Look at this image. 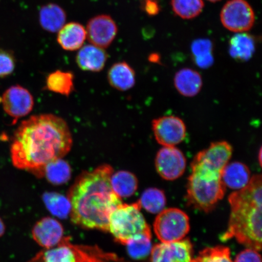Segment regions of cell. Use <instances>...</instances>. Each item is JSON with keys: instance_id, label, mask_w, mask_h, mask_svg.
I'll return each mask as SVG.
<instances>
[{"instance_id": "obj_1", "label": "cell", "mask_w": 262, "mask_h": 262, "mask_svg": "<svg viewBox=\"0 0 262 262\" xmlns=\"http://www.w3.org/2000/svg\"><path fill=\"white\" fill-rule=\"evenodd\" d=\"M73 141L70 127L62 118L51 114L32 116L15 132L12 162L15 168L36 176L48 163L67 155Z\"/></svg>"}, {"instance_id": "obj_2", "label": "cell", "mask_w": 262, "mask_h": 262, "mask_svg": "<svg viewBox=\"0 0 262 262\" xmlns=\"http://www.w3.org/2000/svg\"><path fill=\"white\" fill-rule=\"evenodd\" d=\"M112 166L101 165L91 171H83L69 190L72 222L79 227L108 232L109 219L122 198L113 191Z\"/></svg>"}, {"instance_id": "obj_3", "label": "cell", "mask_w": 262, "mask_h": 262, "mask_svg": "<svg viewBox=\"0 0 262 262\" xmlns=\"http://www.w3.org/2000/svg\"><path fill=\"white\" fill-rule=\"evenodd\" d=\"M232 155L230 144L221 141L212 143L194 157L186 195L190 206L208 212L224 198L227 187L223 182L222 173Z\"/></svg>"}, {"instance_id": "obj_4", "label": "cell", "mask_w": 262, "mask_h": 262, "mask_svg": "<svg viewBox=\"0 0 262 262\" xmlns=\"http://www.w3.org/2000/svg\"><path fill=\"white\" fill-rule=\"evenodd\" d=\"M261 176L254 175L244 188L229 195L231 214L223 240L234 238L245 247L261 250Z\"/></svg>"}, {"instance_id": "obj_5", "label": "cell", "mask_w": 262, "mask_h": 262, "mask_svg": "<svg viewBox=\"0 0 262 262\" xmlns=\"http://www.w3.org/2000/svg\"><path fill=\"white\" fill-rule=\"evenodd\" d=\"M28 262H129L116 254L98 247L72 243L64 237L56 247L45 249Z\"/></svg>"}, {"instance_id": "obj_6", "label": "cell", "mask_w": 262, "mask_h": 262, "mask_svg": "<svg viewBox=\"0 0 262 262\" xmlns=\"http://www.w3.org/2000/svg\"><path fill=\"white\" fill-rule=\"evenodd\" d=\"M141 209L139 201L132 204L122 203L111 212L108 232L118 243L126 245L140 237H152L151 231Z\"/></svg>"}, {"instance_id": "obj_7", "label": "cell", "mask_w": 262, "mask_h": 262, "mask_svg": "<svg viewBox=\"0 0 262 262\" xmlns=\"http://www.w3.org/2000/svg\"><path fill=\"white\" fill-rule=\"evenodd\" d=\"M189 229L188 215L178 208L163 209L159 213L154 224L155 234L162 242L182 240Z\"/></svg>"}, {"instance_id": "obj_8", "label": "cell", "mask_w": 262, "mask_h": 262, "mask_svg": "<svg viewBox=\"0 0 262 262\" xmlns=\"http://www.w3.org/2000/svg\"><path fill=\"white\" fill-rule=\"evenodd\" d=\"M221 19L228 30L245 32L253 27L255 15L253 9L245 0H230L222 8Z\"/></svg>"}, {"instance_id": "obj_9", "label": "cell", "mask_w": 262, "mask_h": 262, "mask_svg": "<svg viewBox=\"0 0 262 262\" xmlns=\"http://www.w3.org/2000/svg\"><path fill=\"white\" fill-rule=\"evenodd\" d=\"M152 129L155 139L163 146H176L186 136V127L180 118L163 116L152 121Z\"/></svg>"}, {"instance_id": "obj_10", "label": "cell", "mask_w": 262, "mask_h": 262, "mask_svg": "<svg viewBox=\"0 0 262 262\" xmlns=\"http://www.w3.org/2000/svg\"><path fill=\"white\" fill-rule=\"evenodd\" d=\"M5 113L14 119V124L20 118L28 116L34 106L32 95L27 89L15 85L6 90L1 98Z\"/></svg>"}, {"instance_id": "obj_11", "label": "cell", "mask_w": 262, "mask_h": 262, "mask_svg": "<svg viewBox=\"0 0 262 262\" xmlns=\"http://www.w3.org/2000/svg\"><path fill=\"white\" fill-rule=\"evenodd\" d=\"M155 163L157 172L166 180L179 179L186 168L184 154L176 146H163L157 152Z\"/></svg>"}, {"instance_id": "obj_12", "label": "cell", "mask_w": 262, "mask_h": 262, "mask_svg": "<svg viewBox=\"0 0 262 262\" xmlns=\"http://www.w3.org/2000/svg\"><path fill=\"white\" fill-rule=\"evenodd\" d=\"M193 246L188 238L162 242L152 248L150 251L151 262H191Z\"/></svg>"}, {"instance_id": "obj_13", "label": "cell", "mask_w": 262, "mask_h": 262, "mask_svg": "<svg viewBox=\"0 0 262 262\" xmlns=\"http://www.w3.org/2000/svg\"><path fill=\"white\" fill-rule=\"evenodd\" d=\"M86 37L92 45L107 48L112 43L117 34L116 22L107 15L94 16L88 23Z\"/></svg>"}, {"instance_id": "obj_14", "label": "cell", "mask_w": 262, "mask_h": 262, "mask_svg": "<svg viewBox=\"0 0 262 262\" xmlns=\"http://www.w3.org/2000/svg\"><path fill=\"white\" fill-rule=\"evenodd\" d=\"M36 243L45 249H50L63 239L64 228L60 222L50 217H44L36 223L32 231Z\"/></svg>"}, {"instance_id": "obj_15", "label": "cell", "mask_w": 262, "mask_h": 262, "mask_svg": "<svg viewBox=\"0 0 262 262\" xmlns=\"http://www.w3.org/2000/svg\"><path fill=\"white\" fill-rule=\"evenodd\" d=\"M107 58V53L103 48L88 45L80 49L75 60L80 70L98 73L103 70Z\"/></svg>"}, {"instance_id": "obj_16", "label": "cell", "mask_w": 262, "mask_h": 262, "mask_svg": "<svg viewBox=\"0 0 262 262\" xmlns=\"http://www.w3.org/2000/svg\"><path fill=\"white\" fill-rule=\"evenodd\" d=\"M107 81L114 89L128 91L136 84L135 71L126 62H118L108 71Z\"/></svg>"}, {"instance_id": "obj_17", "label": "cell", "mask_w": 262, "mask_h": 262, "mask_svg": "<svg viewBox=\"0 0 262 262\" xmlns=\"http://www.w3.org/2000/svg\"><path fill=\"white\" fill-rule=\"evenodd\" d=\"M86 38V31L83 26L78 23L71 22L58 31L57 41L64 50L74 51L82 47Z\"/></svg>"}, {"instance_id": "obj_18", "label": "cell", "mask_w": 262, "mask_h": 262, "mask_svg": "<svg viewBox=\"0 0 262 262\" xmlns=\"http://www.w3.org/2000/svg\"><path fill=\"white\" fill-rule=\"evenodd\" d=\"M202 84L201 74L192 69H182L174 77L176 90L186 97H193L198 95L202 89Z\"/></svg>"}, {"instance_id": "obj_19", "label": "cell", "mask_w": 262, "mask_h": 262, "mask_svg": "<svg viewBox=\"0 0 262 262\" xmlns=\"http://www.w3.org/2000/svg\"><path fill=\"white\" fill-rule=\"evenodd\" d=\"M251 178L248 167L241 162L228 163L222 173V180L226 187L237 191L244 188Z\"/></svg>"}, {"instance_id": "obj_20", "label": "cell", "mask_w": 262, "mask_h": 262, "mask_svg": "<svg viewBox=\"0 0 262 262\" xmlns=\"http://www.w3.org/2000/svg\"><path fill=\"white\" fill-rule=\"evenodd\" d=\"M39 20L45 30L52 33L57 32L64 25L67 21V14L60 6L49 3L40 9Z\"/></svg>"}, {"instance_id": "obj_21", "label": "cell", "mask_w": 262, "mask_h": 262, "mask_svg": "<svg viewBox=\"0 0 262 262\" xmlns=\"http://www.w3.org/2000/svg\"><path fill=\"white\" fill-rule=\"evenodd\" d=\"M72 169L70 164L60 159L47 164L36 177L45 178L55 185L64 184L71 179Z\"/></svg>"}, {"instance_id": "obj_22", "label": "cell", "mask_w": 262, "mask_h": 262, "mask_svg": "<svg viewBox=\"0 0 262 262\" xmlns=\"http://www.w3.org/2000/svg\"><path fill=\"white\" fill-rule=\"evenodd\" d=\"M255 49V39L247 33H238L234 35L229 41V54L238 61L250 60L253 57Z\"/></svg>"}, {"instance_id": "obj_23", "label": "cell", "mask_w": 262, "mask_h": 262, "mask_svg": "<svg viewBox=\"0 0 262 262\" xmlns=\"http://www.w3.org/2000/svg\"><path fill=\"white\" fill-rule=\"evenodd\" d=\"M45 88L52 93L69 97L74 91V75L71 72L55 71L48 75Z\"/></svg>"}, {"instance_id": "obj_24", "label": "cell", "mask_w": 262, "mask_h": 262, "mask_svg": "<svg viewBox=\"0 0 262 262\" xmlns=\"http://www.w3.org/2000/svg\"><path fill=\"white\" fill-rule=\"evenodd\" d=\"M113 191L120 198H129L135 194L138 188V180L132 172L119 171L113 173L111 179Z\"/></svg>"}, {"instance_id": "obj_25", "label": "cell", "mask_w": 262, "mask_h": 262, "mask_svg": "<svg viewBox=\"0 0 262 262\" xmlns=\"http://www.w3.org/2000/svg\"><path fill=\"white\" fill-rule=\"evenodd\" d=\"M42 200L49 212L60 219L70 214L71 204L68 198L57 192H45Z\"/></svg>"}, {"instance_id": "obj_26", "label": "cell", "mask_w": 262, "mask_h": 262, "mask_svg": "<svg viewBox=\"0 0 262 262\" xmlns=\"http://www.w3.org/2000/svg\"><path fill=\"white\" fill-rule=\"evenodd\" d=\"M142 208L151 214H159L165 208L166 199L165 193L157 188H149L143 192L139 201Z\"/></svg>"}, {"instance_id": "obj_27", "label": "cell", "mask_w": 262, "mask_h": 262, "mask_svg": "<svg viewBox=\"0 0 262 262\" xmlns=\"http://www.w3.org/2000/svg\"><path fill=\"white\" fill-rule=\"evenodd\" d=\"M171 6L180 18L192 19L201 14L204 3L203 0H171Z\"/></svg>"}, {"instance_id": "obj_28", "label": "cell", "mask_w": 262, "mask_h": 262, "mask_svg": "<svg viewBox=\"0 0 262 262\" xmlns=\"http://www.w3.org/2000/svg\"><path fill=\"white\" fill-rule=\"evenodd\" d=\"M192 52L195 63L199 67L208 68L213 63L212 55V44L207 39H199L193 42Z\"/></svg>"}, {"instance_id": "obj_29", "label": "cell", "mask_w": 262, "mask_h": 262, "mask_svg": "<svg viewBox=\"0 0 262 262\" xmlns=\"http://www.w3.org/2000/svg\"><path fill=\"white\" fill-rule=\"evenodd\" d=\"M191 262H233L229 248L224 246L209 247L200 252Z\"/></svg>"}, {"instance_id": "obj_30", "label": "cell", "mask_w": 262, "mask_h": 262, "mask_svg": "<svg viewBox=\"0 0 262 262\" xmlns=\"http://www.w3.org/2000/svg\"><path fill=\"white\" fill-rule=\"evenodd\" d=\"M127 253L134 259L145 258L152 250L151 237L142 236L131 241L126 245Z\"/></svg>"}, {"instance_id": "obj_31", "label": "cell", "mask_w": 262, "mask_h": 262, "mask_svg": "<svg viewBox=\"0 0 262 262\" xmlns=\"http://www.w3.org/2000/svg\"><path fill=\"white\" fill-rule=\"evenodd\" d=\"M16 61L11 51L0 49V77H5L14 71Z\"/></svg>"}, {"instance_id": "obj_32", "label": "cell", "mask_w": 262, "mask_h": 262, "mask_svg": "<svg viewBox=\"0 0 262 262\" xmlns=\"http://www.w3.org/2000/svg\"><path fill=\"white\" fill-rule=\"evenodd\" d=\"M234 262H261V259L257 250L248 248L239 253Z\"/></svg>"}, {"instance_id": "obj_33", "label": "cell", "mask_w": 262, "mask_h": 262, "mask_svg": "<svg viewBox=\"0 0 262 262\" xmlns=\"http://www.w3.org/2000/svg\"><path fill=\"white\" fill-rule=\"evenodd\" d=\"M142 7L147 14L151 16L158 14L160 9L157 0H144Z\"/></svg>"}, {"instance_id": "obj_34", "label": "cell", "mask_w": 262, "mask_h": 262, "mask_svg": "<svg viewBox=\"0 0 262 262\" xmlns=\"http://www.w3.org/2000/svg\"><path fill=\"white\" fill-rule=\"evenodd\" d=\"M6 231V227L4 222L2 221L1 217H0V237H2L3 235L5 234Z\"/></svg>"}, {"instance_id": "obj_35", "label": "cell", "mask_w": 262, "mask_h": 262, "mask_svg": "<svg viewBox=\"0 0 262 262\" xmlns=\"http://www.w3.org/2000/svg\"><path fill=\"white\" fill-rule=\"evenodd\" d=\"M258 161H259L260 165H261V149H260L259 154H258Z\"/></svg>"}, {"instance_id": "obj_36", "label": "cell", "mask_w": 262, "mask_h": 262, "mask_svg": "<svg viewBox=\"0 0 262 262\" xmlns=\"http://www.w3.org/2000/svg\"><path fill=\"white\" fill-rule=\"evenodd\" d=\"M208 1L215 3V2H217L221 1V0H208Z\"/></svg>"}]
</instances>
